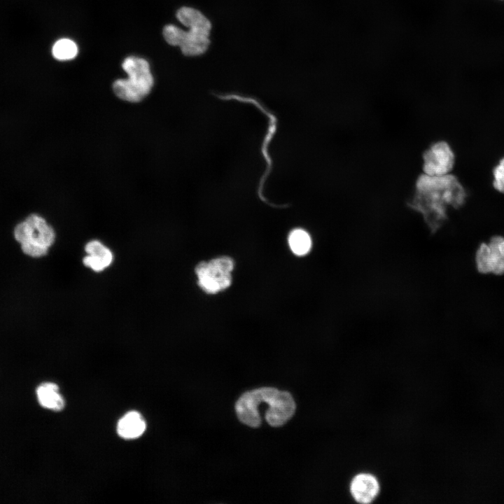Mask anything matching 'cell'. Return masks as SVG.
Listing matches in <instances>:
<instances>
[{
  "instance_id": "11",
  "label": "cell",
  "mask_w": 504,
  "mask_h": 504,
  "mask_svg": "<svg viewBox=\"0 0 504 504\" xmlns=\"http://www.w3.org/2000/svg\"><path fill=\"white\" fill-rule=\"evenodd\" d=\"M146 424L140 413L130 411L122 416L117 424L118 435L125 439H135L145 431Z\"/></svg>"
},
{
  "instance_id": "4",
  "label": "cell",
  "mask_w": 504,
  "mask_h": 504,
  "mask_svg": "<svg viewBox=\"0 0 504 504\" xmlns=\"http://www.w3.org/2000/svg\"><path fill=\"white\" fill-rule=\"evenodd\" d=\"M234 267V260L227 255L201 261L195 269L199 287L209 295L227 289L232 284Z\"/></svg>"
},
{
  "instance_id": "10",
  "label": "cell",
  "mask_w": 504,
  "mask_h": 504,
  "mask_svg": "<svg viewBox=\"0 0 504 504\" xmlns=\"http://www.w3.org/2000/svg\"><path fill=\"white\" fill-rule=\"evenodd\" d=\"M350 489L356 500L361 503H368L377 495L379 486L373 475L361 473L353 479Z\"/></svg>"
},
{
  "instance_id": "9",
  "label": "cell",
  "mask_w": 504,
  "mask_h": 504,
  "mask_svg": "<svg viewBox=\"0 0 504 504\" xmlns=\"http://www.w3.org/2000/svg\"><path fill=\"white\" fill-rule=\"evenodd\" d=\"M87 255L83 264L96 272H100L109 267L113 260L112 251L99 240H91L85 246Z\"/></svg>"
},
{
  "instance_id": "5",
  "label": "cell",
  "mask_w": 504,
  "mask_h": 504,
  "mask_svg": "<svg viewBox=\"0 0 504 504\" xmlns=\"http://www.w3.org/2000/svg\"><path fill=\"white\" fill-rule=\"evenodd\" d=\"M188 29V31H184L175 25L168 24L163 29V36L169 45L180 47L186 56L203 55L210 46L211 31L197 27Z\"/></svg>"
},
{
  "instance_id": "7",
  "label": "cell",
  "mask_w": 504,
  "mask_h": 504,
  "mask_svg": "<svg viewBox=\"0 0 504 504\" xmlns=\"http://www.w3.org/2000/svg\"><path fill=\"white\" fill-rule=\"evenodd\" d=\"M423 170L429 176H442L452 170L455 155L448 143L438 141L426 150L423 155Z\"/></svg>"
},
{
  "instance_id": "13",
  "label": "cell",
  "mask_w": 504,
  "mask_h": 504,
  "mask_svg": "<svg viewBox=\"0 0 504 504\" xmlns=\"http://www.w3.org/2000/svg\"><path fill=\"white\" fill-rule=\"evenodd\" d=\"M176 16L181 24L188 28L197 27L211 31L212 24L210 20L196 8L183 6L177 10Z\"/></svg>"
},
{
  "instance_id": "14",
  "label": "cell",
  "mask_w": 504,
  "mask_h": 504,
  "mask_svg": "<svg viewBox=\"0 0 504 504\" xmlns=\"http://www.w3.org/2000/svg\"><path fill=\"white\" fill-rule=\"evenodd\" d=\"M288 243L292 253L297 256L307 255L312 244L309 234L302 228H295L290 232Z\"/></svg>"
},
{
  "instance_id": "8",
  "label": "cell",
  "mask_w": 504,
  "mask_h": 504,
  "mask_svg": "<svg viewBox=\"0 0 504 504\" xmlns=\"http://www.w3.org/2000/svg\"><path fill=\"white\" fill-rule=\"evenodd\" d=\"M265 419L274 427L286 424L294 414L296 405L290 393L272 387L267 400Z\"/></svg>"
},
{
  "instance_id": "6",
  "label": "cell",
  "mask_w": 504,
  "mask_h": 504,
  "mask_svg": "<svg viewBox=\"0 0 504 504\" xmlns=\"http://www.w3.org/2000/svg\"><path fill=\"white\" fill-rule=\"evenodd\" d=\"M475 264L478 273L502 276L504 274V236L493 235L481 242L476 248Z\"/></svg>"
},
{
  "instance_id": "15",
  "label": "cell",
  "mask_w": 504,
  "mask_h": 504,
  "mask_svg": "<svg viewBox=\"0 0 504 504\" xmlns=\"http://www.w3.org/2000/svg\"><path fill=\"white\" fill-rule=\"evenodd\" d=\"M78 51L75 42L69 38L59 39L52 48L53 57L58 60L71 59L77 55Z\"/></svg>"
},
{
  "instance_id": "16",
  "label": "cell",
  "mask_w": 504,
  "mask_h": 504,
  "mask_svg": "<svg viewBox=\"0 0 504 504\" xmlns=\"http://www.w3.org/2000/svg\"><path fill=\"white\" fill-rule=\"evenodd\" d=\"M492 175L493 188L500 193H504V157L493 167Z\"/></svg>"
},
{
  "instance_id": "2",
  "label": "cell",
  "mask_w": 504,
  "mask_h": 504,
  "mask_svg": "<svg viewBox=\"0 0 504 504\" xmlns=\"http://www.w3.org/2000/svg\"><path fill=\"white\" fill-rule=\"evenodd\" d=\"M122 67L127 74L126 79H117L113 83L115 94L122 100L136 103L143 100L154 84L148 62L140 57H128Z\"/></svg>"
},
{
  "instance_id": "1",
  "label": "cell",
  "mask_w": 504,
  "mask_h": 504,
  "mask_svg": "<svg viewBox=\"0 0 504 504\" xmlns=\"http://www.w3.org/2000/svg\"><path fill=\"white\" fill-rule=\"evenodd\" d=\"M467 196L465 188L454 175L424 174L416 181L415 192L409 206L421 213L429 226L436 229L447 218V207L462 206Z\"/></svg>"
},
{
  "instance_id": "12",
  "label": "cell",
  "mask_w": 504,
  "mask_h": 504,
  "mask_svg": "<svg viewBox=\"0 0 504 504\" xmlns=\"http://www.w3.org/2000/svg\"><path fill=\"white\" fill-rule=\"evenodd\" d=\"M36 395L40 405L44 408L59 411L64 407V400L55 383L41 384L36 389Z\"/></svg>"
},
{
  "instance_id": "3",
  "label": "cell",
  "mask_w": 504,
  "mask_h": 504,
  "mask_svg": "<svg viewBox=\"0 0 504 504\" xmlns=\"http://www.w3.org/2000/svg\"><path fill=\"white\" fill-rule=\"evenodd\" d=\"M14 237L25 254L38 258L48 253L55 242V232L43 217L31 214L16 225Z\"/></svg>"
}]
</instances>
